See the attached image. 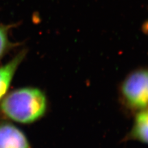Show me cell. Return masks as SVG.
Here are the masks:
<instances>
[{
  "mask_svg": "<svg viewBox=\"0 0 148 148\" xmlns=\"http://www.w3.org/2000/svg\"><path fill=\"white\" fill-rule=\"evenodd\" d=\"M44 92L35 87L11 91L0 101V110L6 117L23 124L34 123L43 117L47 110Z\"/></svg>",
  "mask_w": 148,
  "mask_h": 148,
  "instance_id": "cell-1",
  "label": "cell"
},
{
  "mask_svg": "<svg viewBox=\"0 0 148 148\" xmlns=\"http://www.w3.org/2000/svg\"><path fill=\"white\" fill-rule=\"evenodd\" d=\"M119 99L130 113L148 109V68H139L127 75L119 87Z\"/></svg>",
  "mask_w": 148,
  "mask_h": 148,
  "instance_id": "cell-2",
  "label": "cell"
},
{
  "mask_svg": "<svg viewBox=\"0 0 148 148\" xmlns=\"http://www.w3.org/2000/svg\"><path fill=\"white\" fill-rule=\"evenodd\" d=\"M0 148H31L26 136L14 125L0 123Z\"/></svg>",
  "mask_w": 148,
  "mask_h": 148,
  "instance_id": "cell-3",
  "label": "cell"
},
{
  "mask_svg": "<svg viewBox=\"0 0 148 148\" xmlns=\"http://www.w3.org/2000/svg\"><path fill=\"white\" fill-rule=\"evenodd\" d=\"M25 55L26 51L22 50L11 61L0 67V101L7 94L15 73L25 58Z\"/></svg>",
  "mask_w": 148,
  "mask_h": 148,
  "instance_id": "cell-4",
  "label": "cell"
},
{
  "mask_svg": "<svg viewBox=\"0 0 148 148\" xmlns=\"http://www.w3.org/2000/svg\"><path fill=\"white\" fill-rule=\"evenodd\" d=\"M135 115L133 127L125 139L127 141H138L148 145V109Z\"/></svg>",
  "mask_w": 148,
  "mask_h": 148,
  "instance_id": "cell-5",
  "label": "cell"
},
{
  "mask_svg": "<svg viewBox=\"0 0 148 148\" xmlns=\"http://www.w3.org/2000/svg\"><path fill=\"white\" fill-rule=\"evenodd\" d=\"M10 27L0 24V59L6 54L13 46L8 37V32Z\"/></svg>",
  "mask_w": 148,
  "mask_h": 148,
  "instance_id": "cell-6",
  "label": "cell"
}]
</instances>
